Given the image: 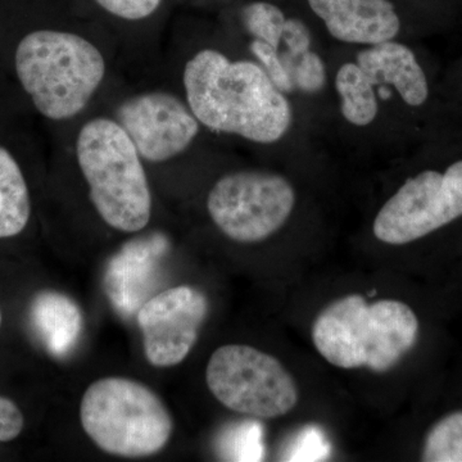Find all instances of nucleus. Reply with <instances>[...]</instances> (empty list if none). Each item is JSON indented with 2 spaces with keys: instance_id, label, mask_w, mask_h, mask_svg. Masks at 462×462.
Segmentation results:
<instances>
[{
  "instance_id": "f257e3e1",
  "label": "nucleus",
  "mask_w": 462,
  "mask_h": 462,
  "mask_svg": "<svg viewBox=\"0 0 462 462\" xmlns=\"http://www.w3.org/2000/svg\"><path fill=\"white\" fill-rule=\"evenodd\" d=\"M329 149L393 158L424 133L434 85L410 41L331 48Z\"/></svg>"
},
{
  "instance_id": "f03ea898",
  "label": "nucleus",
  "mask_w": 462,
  "mask_h": 462,
  "mask_svg": "<svg viewBox=\"0 0 462 462\" xmlns=\"http://www.w3.org/2000/svg\"><path fill=\"white\" fill-rule=\"evenodd\" d=\"M182 85L206 132L238 139L287 163L320 162L327 151L291 100L243 51L205 45L185 63Z\"/></svg>"
},
{
  "instance_id": "7ed1b4c3",
  "label": "nucleus",
  "mask_w": 462,
  "mask_h": 462,
  "mask_svg": "<svg viewBox=\"0 0 462 462\" xmlns=\"http://www.w3.org/2000/svg\"><path fill=\"white\" fill-rule=\"evenodd\" d=\"M248 0L236 11L238 47L256 60L315 138L328 147L333 116L331 44L296 2Z\"/></svg>"
},
{
  "instance_id": "20e7f679",
  "label": "nucleus",
  "mask_w": 462,
  "mask_h": 462,
  "mask_svg": "<svg viewBox=\"0 0 462 462\" xmlns=\"http://www.w3.org/2000/svg\"><path fill=\"white\" fill-rule=\"evenodd\" d=\"M0 54L18 93L42 117L69 120L89 105L106 76V60L93 42L51 27L18 29L0 36Z\"/></svg>"
},
{
  "instance_id": "39448f33",
  "label": "nucleus",
  "mask_w": 462,
  "mask_h": 462,
  "mask_svg": "<svg viewBox=\"0 0 462 462\" xmlns=\"http://www.w3.org/2000/svg\"><path fill=\"white\" fill-rule=\"evenodd\" d=\"M418 336L419 320L411 307L396 300L367 303L360 294L333 300L312 325L316 351L346 370L387 373L411 351Z\"/></svg>"
},
{
  "instance_id": "423d86ee",
  "label": "nucleus",
  "mask_w": 462,
  "mask_h": 462,
  "mask_svg": "<svg viewBox=\"0 0 462 462\" xmlns=\"http://www.w3.org/2000/svg\"><path fill=\"white\" fill-rule=\"evenodd\" d=\"M76 158L94 208L112 229L136 233L151 221V188L143 158L116 120L97 117L81 127Z\"/></svg>"
},
{
  "instance_id": "0eeeda50",
  "label": "nucleus",
  "mask_w": 462,
  "mask_h": 462,
  "mask_svg": "<svg viewBox=\"0 0 462 462\" xmlns=\"http://www.w3.org/2000/svg\"><path fill=\"white\" fill-rule=\"evenodd\" d=\"M85 433L103 451L121 457H147L165 448L173 420L157 393L126 378L97 380L80 404Z\"/></svg>"
},
{
  "instance_id": "6e6552de",
  "label": "nucleus",
  "mask_w": 462,
  "mask_h": 462,
  "mask_svg": "<svg viewBox=\"0 0 462 462\" xmlns=\"http://www.w3.org/2000/svg\"><path fill=\"white\" fill-rule=\"evenodd\" d=\"M300 190L288 172L243 167L221 175L207 194V214L226 238L254 245L273 238L293 220Z\"/></svg>"
},
{
  "instance_id": "1a4fd4ad",
  "label": "nucleus",
  "mask_w": 462,
  "mask_h": 462,
  "mask_svg": "<svg viewBox=\"0 0 462 462\" xmlns=\"http://www.w3.org/2000/svg\"><path fill=\"white\" fill-rule=\"evenodd\" d=\"M462 217V157L443 169L424 166L406 173L382 200L372 221L383 245L418 242Z\"/></svg>"
},
{
  "instance_id": "9d476101",
  "label": "nucleus",
  "mask_w": 462,
  "mask_h": 462,
  "mask_svg": "<svg viewBox=\"0 0 462 462\" xmlns=\"http://www.w3.org/2000/svg\"><path fill=\"white\" fill-rule=\"evenodd\" d=\"M216 400L231 411L258 419L282 418L297 406V383L278 358L254 346L216 349L206 369Z\"/></svg>"
},
{
  "instance_id": "9b49d317",
  "label": "nucleus",
  "mask_w": 462,
  "mask_h": 462,
  "mask_svg": "<svg viewBox=\"0 0 462 462\" xmlns=\"http://www.w3.org/2000/svg\"><path fill=\"white\" fill-rule=\"evenodd\" d=\"M116 121L143 160L152 163L180 156L203 130L187 100L167 91H148L125 99L116 111Z\"/></svg>"
},
{
  "instance_id": "f8f14e48",
  "label": "nucleus",
  "mask_w": 462,
  "mask_h": 462,
  "mask_svg": "<svg viewBox=\"0 0 462 462\" xmlns=\"http://www.w3.org/2000/svg\"><path fill=\"white\" fill-rule=\"evenodd\" d=\"M331 47L410 41L412 23L398 0H294Z\"/></svg>"
},
{
  "instance_id": "ddd939ff",
  "label": "nucleus",
  "mask_w": 462,
  "mask_h": 462,
  "mask_svg": "<svg viewBox=\"0 0 462 462\" xmlns=\"http://www.w3.org/2000/svg\"><path fill=\"white\" fill-rule=\"evenodd\" d=\"M207 314V297L189 285L167 289L148 300L139 310L138 325L149 364L171 367L182 363L199 340Z\"/></svg>"
},
{
  "instance_id": "4468645a",
  "label": "nucleus",
  "mask_w": 462,
  "mask_h": 462,
  "mask_svg": "<svg viewBox=\"0 0 462 462\" xmlns=\"http://www.w3.org/2000/svg\"><path fill=\"white\" fill-rule=\"evenodd\" d=\"M163 236L134 240L121 249L120 254L109 263L107 287L109 296L121 310L132 311L141 305L142 291L154 275L158 257L165 251Z\"/></svg>"
},
{
  "instance_id": "2eb2a0df",
  "label": "nucleus",
  "mask_w": 462,
  "mask_h": 462,
  "mask_svg": "<svg viewBox=\"0 0 462 462\" xmlns=\"http://www.w3.org/2000/svg\"><path fill=\"white\" fill-rule=\"evenodd\" d=\"M32 216V191L25 166L0 120V240L21 236Z\"/></svg>"
},
{
  "instance_id": "dca6fc26",
  "label": "nucleus",
  "mask_w": 462,
  "mask_h": 462,
  "mask_svg": "<svg viewBox=\"0 0 462 462\" xmlns=\"http://www.w3.org/2000/svg\"><path fill=\"white\" fill-rule=\"evenodd\" d=\"M32 321L42 345L56 357L69 355L83 333L84 318L80 307L71 298L58 291H42L33 298Z\"/></svg>"
},
{
  "instance_id": "f3484780",
  "label": "nucleus",
  "mask_w": 462,
  "mask_h": 462,
  "mask_svg": "<svg viewBox=\"0 0 462 462\" xmlns=\"http://www.w3.org/2000/svg\"><path fill=\"white\" fill-rule=\"evenodd\" d=\"M422 461L462 462V411L440 419L425 438Z\"/></svg>"
},
{
  "instance_id": "a211bd4d",
  "label": "nucleus",
  "mask_w": 462,
  "mask_h": 462,
  "mask_svg": "<svg viewBox=\"0 0 462 462\" xmlns=\"http://www.w3.org/2000/svg\"><path fill=\"white\" fill-rule=\"evenodd\" d=\"M112 16L127 21L144 20L160 7L162 0H96Z\"/></svg>"
},
{
  "instance_id": "6ab92c4d",
  "label": "nucleus",
  "mask_w": 462,
  "mask_h": 462,
  "mask_svg": "<svg viewBox=\"0 0 462 462\" xmlns=\"http://www.w3.org/2000/svg\"><path fill=\"white\" fill-rule=\"evenodd\" d=\"M240 425V428L234 431V438H231V442H239L234 447H230L231 455L234 456L233 460L240 461H254L261 460V451L263 447L260 446L261 436L258 433V425L251 424Z\"/></svg>"
},
{
  "instance_id": "aec40b11",
  "label": "nucleus",
  "mask_w": 462,
  "mask_h": 462,
  "mask_svg": "<svg viewBox=\"0 0 462 462\" xmlns=\"http://www.w3.org/2000/svg\"><path fill=\"white\" fill-rule=\"evenodd\" d=\"M25 416L11 398L0 396V442H11L23 433Z\"/></svg>"
},
{
  "instance_id": "412c9836",
  "label": "nucleus",
  "mask_w": 462,
  "mask_h": 462,
  "mask_svg": "<svg viewBox=\"0 0 462 462\" xmlns=\"http://www.w3.org/2000/svg\"><path fill=\"white\" fill-rule=\"evenodd\" d=\"M2 322H3V315H2V310H0V328H2Z\"/></svg>"
}]
</instances>
